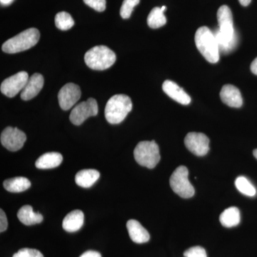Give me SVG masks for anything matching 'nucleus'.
<instances>
[{
	"label": "nucleus",
	"mask_w": 257,
	"mask_h": 257,
	"mask_svg": "<svg viewBox=\"0 0 257 257\" xmlns=\"http://www.w3.org/2000/svg\"><path fill=\"white\" fill-rule=\"evenodd\" d=\"M79 257H101V253L96 251H87Z\"/></svg>",
	"instance_id": "30"
},
{
	"label": "nucleus",
	"mask_w": 257,
	"mask_h": 257,
	"mask_svg": "<svg viewBox=\"0 0 257 257\" xmlns=\"http://www.w3.org/2000/svg\"><path fill=\"white\" fill-rule=\"evenodd\" d=\"M88 6L97 12H103L106 10V0H83Z\"/></svg>",
	"instance_id": "28"
},
{
	"label": "nucleus",
	"mask_w": 257,
	"mask_h": 257,
	"mask_svg": "<svg viewBox=\"0 0 257 257\" xmlns=\"http://www.w3.org/2000/svg\"><path fill=\"white\" fill-rule=\"evenodd\" d=\"M5 189L10 192L19 193L26 191L31 187V182L23 177H14L7 179L3 183Z\"/></svg>",
	"instance_id": "20"
},
{
	"label": "nucleus",
	"mask_w": 257,
	"mask_h": 257,
	"mask_svg": "<svg viewBox=\"0 0 257 257\" xmlns=\"http://www.w3.org/2000/svg\"><path fill=\"white\" fill-rule=\"evenodd\" d=\"M219 221L224 227L237 226L240 222V212L238 208L232 207L225 209L219 216Z\"/></svg>",
	"instance_id": "21"
},
{
	"label": "nucleus",
	"mask_w": 257,
	"mask_h": 257,
	"mask_svg": "<svg viewBox=\"0 0 257 257\" xmlns=\"http://www.w3.org/2000/svg\"><path fill=\"white\" fill-rule=\"evenodd\" d=\"M196 46L206 60L210 63L219 62L220 57L219 46L214 33L207 27H201L195 34Z\"/></svg>",
	"instance_id": "1"
},
{
	"label": "nucleus",
	"mask_w": 257,
	"mask_h": 257,
	"mask_svg": "<svg viewBox=\"0 0 257 257\" xmlns=\"http://www.w3.org/2000/svg\"><path fill=\"white\" fill-rule=\"evenodd\" d=\"M63 160L62 155L58 152H48L39 157L35 166L40 170L55 168L61 165Z\"/></svg>",
	"instance_id": "17"
},
{
	"label": "nucleus",
	"mask_w": 257,
	"mask_h": 257,
	"mask_svg": "<svg viewBox=\"0 0 257 257\" xmlns=\"http://www.w3.org/2000/svg\"><path fill=\"white\" fill-rule=\"evenodd\" d=\"M55 25L60 30H68L74 25V21L72 16L66 12L57 13L55 17Z\"/></svg>",
	"instance_id": "24"
},
{
	"label": "nucleus",
	"mask_w": 257,
	"mask_h": 257,
	"mask_svg": "<svg viewBox=\"0 0 257 257\" xmlns=\"http://www.w3.org/2000/svg\"><path fill=\"white\" fill-rule=\"evenodd\" d=\"M184 257H207L205 249L202 246H193L186 250L184 253Z\"/></svg>",
	"instance_id": "27"
},
{
	"label": "nucleus",
	"mask_w": 257,
	"mask_h": 257,
	"mask_svg": "<svg viewBox=\"0 0 257 257\" xmlns=\"http://www.w3.org/2000/svg\"><path fill=\"white\" fill-rule=\"evenodd\" d=\"M167 23L164 12L160 8H155L150 12L147 18V24L152 29L160 28Z\"/></svg>",
	"instance_id": "22"
},
{
	"label": "nucleus",
	"mask_w": 257,
	"mask_h": 257,
	"mask_svg": "<svg viewBox=\"0 0 257 257\" xmlns=\"http://www.w3.org/2000/svg\"><path fill=\"white\" fill-rule=\"evenodd\" d=\"M44 86V77L41 74L35 73L29 78L26 85L21 92L23 100L28 101L33 99L42 90Z\"/></svg>",
	"instance_id": "13"
},
{
	"label": "nucleus",
	"mask_w": 257,
	"mask_h": 257,
	"mask_svg": "<svg viewBox=\"0 0 257 257\" xmlns=\"http://www.w3.org/2000/svg\"><path fill=\"white\" fill-rule=\"evenodd\" d=\"M80 88L74 83H68L62 87L58 94L59 104L63 110H69L80 99Z\"/></svg>",
	"instance_id": "11"
},
{
	"label": "nucleus",
	"mask_w": 257,
	"mask_h": 257,
	"mask_svg": "<svg viewBox=\"0 0 257 257\" xmlns=\"http://www.w3.org/2000/svg\"><path fill=\"white\" fill-rule=\"evenodd\" d=\"M134 157L139 165L153 169L160 161V149L155 141L140 142L135 147Z\"/></svg>",
	"instance_id": "5"
},
{
	"label": "nucleus",
	"mask_w": 257,
	"mask_h": 257,
	"mask_svg": "<svg viewBox=\"0 0 257 257\" xmlns=\"http://www.w3.org/2000/svg\"><path fill=\"white\" fill-rule=\"evenodd\" d=\"M133 109V102L130 96L125 94H116L111 96L105 106L106 119L111 124H117L124 121Z\"/></svg>",
	"instance_id": "2"
},
{
	"label": "nucleus",
	"mask_w": 257,
	"mask_h": 257,
	"mask_svg": "<svg viewBox=\"0 0 257 257\" xmlns=\"http://www.w3.org/2000/svg\"><path fill=\"white\" fill-rule=\"evenodd\" d=\"M98 114V104L96 99L89 98L87 101L79 103L74 106L69 116L71 122L74 125L82 124L87 118Z\"/></svg>",
	"instance_id": "7"
},
{
	"label": "nucleus",
	"mask_w": 257,
	"mask_h": 257,
	"mask_svg": "<svg viewBox=\"0 0 257 257\" xmlns=\"http://www.w3.org/2000/svg\"><path fill=\"white\" fill-rule=\"evenodd\" d=\"M13 257H44L39 250L35 248H24L19 250Z\"/></svg>",
	"instance_id": "26"
},
{
	"label": "nucleus",
	"mask_w": 257,
	"mask_h": 257,
	"mask_svg": "<svg viewBox=\"0 0 257 257\" xmlns=\"http://www.w3.org/2000/svg\"><path fill=\"white\" fill-rule=\"evenodd\" d=\"M26 140V135L16 127L8 126L1 134L2 145L11 152L18 151L23 148Z\"/></svg>",
	"instance_id": "8"
},
{
	"label": "nucleus",
	"mask_w": 257,
	"mask_h": 257,
	"mask_svg": "<svg viewBox=\"0 0 257 257\" xmlns=\"http://www.w3.org/2000/svg\"><path fill=\"white\" fill-rule=\"evenodd\" d=\"M13 1L14 0H0V2H1V4L3 5H11L12 3H13Z\"/></svg>",
	"instance_id": "33"
},
{
	"label": "nucleus",
	"mask_w": 257,
	"mask_h": 257,
	"mask_svg": "<svg viewBox=\"0 0 257 257\" xmlns=\"http://www.w3.org/2000/svg\"><path fill=\"white\" fill-rule=\"evenodd\" d=\"M221 101L231 107L239 108L242 106L243 99L239 89L231 84H226L220 92Z\"/></svg>",
	"instance_id": "14"
},
{
	"label": "nucleus",
	"mask_w": 257,
	"mask_h": 257,
	"mask_svg": "<svg viewBox=\"0 0 257 257\" xmlns=\"http://www.w3.org/2000/svg\"><path fill=\"white\" fill-rule=\"evenodd\" d=\"M40 34L36 28H30L10 38L3 44V52L9 54L18 53L32 48L40 40Z\"/></svg>",
	"instance_id": "3"
},
{
	"label": "nucleus",
	"mask_w": 257,
	"mask_h": 257,
	"mask_svg": "<svg viewBox=\"0 0 257 257\" xmlns=\"http://www.w3.org/2000/svg\"><path fill=\"white\" fill-rule=\"evenodd\" d=\"M253 156H254L255 158L257 160V149L256 150H253Z\"/></svg>",
	"instance_id": "34"
},
{
	"label": "nucleus",
	"mask_w": 257,
	"mask_h": 257,
	"mask_svg": "<svg viewBox=\"0 0 257 257\" xmlns=\"http://www.w3.org/2000/svg\"><path fill=\"white\" fill-rule=\"evenodd\" d=\"M116 55L109 47L99 45L90 49L84 55V61L89 68L104 70L109 68L116 61Z\"/></svg>",
	"instance_id": "4"
},
{
	"label": "nucleus",
	"mask_w": 257,
	"mask_h": 257,
	"mask_svg": "<svg viewBox=\"0 0 257 257\" xmlns=\"http://www.w3.org/2000/svg\"><path fill=\"white\" fill-rule=\"evenodd\" d=\"M140 0H124L120 10V15L123 19H128L131 16L134 8L140 3Z\"/></svg>",
	"instance_id": "25"
},
{
	"label": "nucleus",
	"mask_w": 257,
	"mask_h": 257,
	"mask_svg": "<svg viewBox=\"0 0 257 257\" xmlns=\"http://www.w3.org/2000/svg\"><path fill=\"white\" fill-rule=\"evenodd\" d=\"M235 186H236V189L244 195L248 196V197H253L256 195V189L246 177H237L235 181Z\"/></svg>",
	"instance_id": "23"
},
{
	"label": "nucleus",
	"mask_w": 257,
	"mask_h": 257,
	"mask_svg": "<svg viewBox=\"0 0 257 257\" xmlns=\"http://www.w3.org/2000/svg\"><path fill=\"white\" fill-rule=\"evenodd\" d=\"M8 221L6 214H5V211L1 209L0 210V231L3 232L8 229Z\"/></svg>",
	"instance_id": "29"
},
{
	"label": "nucleus",
	"mask_w": 257,
	"mask_h": 257,
	"mask_svg": "<svg viewBox=\"0 0 257 257\" xmlns=\"http://www.w3.org/2000/svg\"><path fill=\"white\" fill-rule=\"evenodd\" d=\"M189 172L187 167L179 166L171 176L170 183L172 190L179 197L189 199L194 196V187L188 179Z\"/></svg>",
	"instance_id": "6"
},
{
	"label": "nucleus",
	"mask_w": 257,
	"mask_h": 257,
	"mask_svg": "<svg viewBox=\"0 0 257 257\" xmlns=\"http://www.w3.org/2000/svg\"><path fill=\"white\" fill-rule=\"evenodd\" d=\"M18 217L23 224L28 226L40 224L43 221V216L40 213L35 212L30 205H25L20 208Z\"/></svg>",
	"instance_id": "18"
},
{
	"label": "nucleus",
	"mask_w": 257,
	"mask_h": 257,
	"mask_svg": "<svg viewBox=\"0 0 257 257\" xmlns=\"http://www.w3.org/2000/svg\"><path fill=\"white\" fill-rule=\"evenodd\" d=\"M84 213L81 210H74L64 217L62 227L67 232H75L84 224Z\"/></svg>",
	"instance_id": "16"
},
{
	"label": "nucleus",
	"mask_w": 257,
	"mask_h": 257,
	"mask_svg": "<svg viewBox=\"0 0 257 257\" xmlns=\"http://www.w3.org/2000/svg\"><path fill=\"white\" fill-rule=\"evenodd\" d=\"M29 79L26 72H20L3 81L1 92L8 97H14L20 91H23Z\"/></svg>",
	"instance_id": "9"
},
{
	"label": "nucleus",
	"mask_w": 257,
	"mask_h": 257,
	"mask_svg": "<svg viewBox=\"0 0 257 257\" xmlns=\"http://www.w3.org/2000/svg\"><path fill=\"white\" fill-rule=\"evenodd\" d=\"M100 177V174L95 170H83L76 175L75 182L77 185L83 188L92 187Z\"/></svg>",
	"instance_id": "19"
},
{
	"label": "nucleus",
	"mask_w": 257,
	"mask_h": 257,
	"mask_svg": "<svg viewBox=\"0 0 257 257\" xmlns=\"http://www.w3.org/2000/svg\"><path fill=\"white\" fill-rule=\"evenodd\" d=\"M251 71L253 74L257 75V57L251 64Z\"/></svg>",
	"instance_id": "31"
},
{
	"label": "nucleus",
	"mask_w": 257,
	"mask_h": 257,
	"mask_svg": "<svg viewBox=\"0 0 257 257\" xmlns=\"http://www.w3.org/2000/svg\"><path fill=\"white\" fill-rule=\"evenodd\" d=\"M184 144L189 151L197 156H204L209 150V139L203 133H189L184 139Z\"/></svg>",
	"instance_id": "10"
},
{
	"label": "nucleus",
	"mask_w": 257,
	"mask_h": 257,
	"mask_svg": "<svg viewBox=\"0 0 257 257\" xmlns=\"http://www.w3.org/2000/svg\"><path fill=\"white\" fill-rule=\"evenodd\" d=\"M239 2L242 6L246 7L251 3V0H239Z\"/></svg>",
	"instance_id": "32"
},
{
	"label": "nucleus",
	"mask_w": 257,
	"mask_h": 257,
	"mask_svg": "<svg viewBox=\"0 0 257 257\" xmlns=\"http://www.w3.org/2000/svg\"><path fill=\"white\" fill-rule=\"evenodd\" d=\"M128 235L134 242L146 243L150 239V235L147 230L138 221L130 219L126 223Z\"/></svg>",
	"instance_id": "15"
},
{
	"label": "nucleus",
	"mask_w": 257,
	"mask_h": 257,
	"mask_svg": "<svg viewBox=\"0 0 257 257\" xmlns=\"http://www.w3.org/2000/svg\"><path fill=\"white\" fill-rule=\"evenodd\" d=\"M162 89L170 98L183 105L190 104L191 97L178 84L171 80H166L162 84Z\"/></svg>",
	"instance_id": "12"
}]
</instances>
